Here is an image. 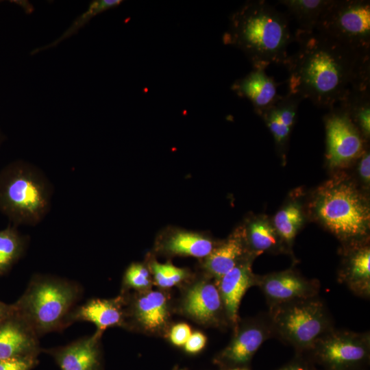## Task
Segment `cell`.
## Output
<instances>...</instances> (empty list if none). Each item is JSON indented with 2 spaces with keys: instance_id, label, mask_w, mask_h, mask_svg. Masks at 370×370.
<instances>
[{
  "instance_id": "4dcf8cb0",
  "label": "cell",
  "mask_w": 370,
  "mask_h": 370,
  "mask_svg": "<svg viewBox=\"0 0 370 370\" xmlns=\"http://www.w3.org/2000/svg\"><path fill=\"white\" fill-rule=\"evenodd\" d=\"M38 362V358L1 359L0 370H32Z\"/></svg>"
},
{
  "instance_id": "52a82bcc",
  "label": "cell",
  "mask_w": 370,
  "mask_h": 370,
  "mask_svg": "<svg viewBox=\"0 0 370 370\" xmlns=\"http://www.w3.org/2000/svg\"><path fill=\"white\" fill-rule=\"evenodd\" d=\"M275 320L284 336L300 346L314 343L324 332L327 321L318 301H297L278 310Z\"/></svg>"
},
{
  "instance_id": "603a6c76",
  "label": "cell",
  "mask_w": 370,
  "mask_h": 370,
  "mask_svg": "<svg viewBox=\"0 0 370 370\" xmlns=\"http://www.w3.org/2000/svg\"><path fill=\"white\" fill-rule=\"evenodd\" d=\"M266 338L263 329L256 326L242 330L225 349L224 356L234 363L248 361Z\"/></svg>"
},
{
  "instance_id": "2e32d148",
  "label": "cell",
  "mask_w": 370,
  "mask_h": 370,
  "mask_svg": "<svg viewBox=\"0 0 370 370\" xmlns=\"http://www.w3.org/2000/svg\"><path fill=\"white\" fill-rule=\"evenodd\" d=\"M222 299L219 291L212 283L200 282L188 291L184 301L186 312L195 319L212 321L219 312Z\"/></svg>"
},
{
  "instance_id": "d6986e66",
  "label": "cell",
  "mask_w": 370,
  "mask_h": 370,
  "mask_svg": "<svg viewBox=\"0 0 370 370\" xmlns=\"http://www.w3.org/2000/svg\"><path fill=\"white\" fill-rule=\"evenodd\" d=\"M362 338L347 334L328 337L321 345V355L328 362L342 365L362 359L366 348Z\"/></svg>"
},
{
  "instance_id": "d4e9b609",
  "label": "cell",
  "mask_w": 370,
  "mask_h": 370,
  "mask_svg": "<svg viewBox=\"0 0 370 370\" xmlns=\"http://www.w3.org/2000/svg\"><path fill=\"white\" fill-rule=\"evenodd\" d=\"M347 278L355 290L369 294L370 286V250L366 247L358 250L351 257Z\"/></svg>"
},
{
  "instance_id": "d6a6232c",
  "label": "cell",
  "mask_w": 370,
  "mask_h": 370,
  "mask_svg": "<svg viewBox=\"0 0 370 370\" xmlns=\"http://www.w3.org/2000/svg\"><path fill=\"white\" fill-rule=\"evenodd\" d=\"M206 343V337L201 332H196L190 336L184 344V348L186 352L195 354L201 351Z\"/></svg>"
},
{
  "instance_id": "5bb4252c",
  "label": "cell",
  "mask_w": 370,
  "mask_h": 370,
  "mask_svg": "<svg viewBox=\"0 0 370 370\" xmlns=\"http://www.w3.org/2000/svg\"><path fill=\"white\" fill-rule=\"evenodd\" d=\"M250 263L241 260L219 280V293L230 319L236 322L241 301L254 284Z\"/></svg>"
},
{
  "instance_id": "83f0119b",
  "label": "cell",
  "mask_w": 370,
  "mask_h": 370,
  "mask_svg": "<svg viewBox=\"0 0 370 370\" xmlns=\"http://www.w3.org/2000/svg\"><path fill=\"white\" fill-rule=\"evenodd\" d=\"M304 221L301 209L296 204H291L278 211L273 219V227L281 238L291 241Z\"/></svg>"
},
{
  "instance_id": "ac0fdd59",
  "label": "cell",
  "mask_w": 370,
  "mask_h": 370,
  "mask_svg": "<svg viewBox=\"0 0 370 370\" xmlns=\"http://www.w3.org/2000/svg\"><path fill=\"white\" fill-rule=\"evenodd\" d=\"M245 232H236L206 258L205 269L219 281L242 260L245 252Z\"/></svg>"
},
{
  "instance_id": "6da1fadb",
  "label": "cell",
  "mask_w": 370,
  "mask_h": 370,
  "mask_svg": "<svg viewBox=\"0 0 370 370\" xmlns=\"http://www.w3.org/2000/svg\"><path fill=\"white\" fill-rule=\"evenodd\" d=\"M296 52L288 56L287 93L331 109L352 86L370 75V51L357 49L314 29L297 31Z\"/></svg>"
},
{
  "instance_id": "7402d4cb",
  "label": "cell",
  "mask_w": 370,
  "mask_h": 370,
  "mask_svg": "<svg viewBox=\"0 0 370 370\" xmlns=\"http://www.w3.org/2000/svg\"><path fill=\"white\" fill-rule=\"evenodd\" d=\"M332 0H281L288 14L299 25L298 30L312 31L318 23Z\"/></svg>"
},
{
  "instance_id": "e575fe53",
  "label": "cell",
  "mask_w": 370,
  "mask_h": 370,
  "mask_svg": "<svg viewBox=\"0 0 370 370\" xmlns=\"http://www.w3.org/2000/svg\"><path fill=\"white\" fill-rule=\"evenodd\" d=\"M14 310V304H7L0 301V321L10 315Z\"/></svg>"
},
{
  "instance_id": "4316f807",
  "label": "cell",
  "mask_w": 370,
  "mask_h": 370,
  "mask_svg": "<svg viewBox=\"0 0 370 370\" xmlns=\"http://www.w3.org/2000/svg\"><path fill=\"white\" fill-rule=\"evenodd\" d=\"M121 2L122 1L121 0H95L92 1L89 4L87 10L74 21L72 25L60 37L43 47H40L32 51L31 54H35L45 49L56 47L64 39L68 38L75 34L80 28L84 26L85 24L89 22L92 18L104 11L118 6Z\"/></svg>"
},
{
  "instance_id": "74e56055",
  "label": "cell",
  "mask_w": 370,
  "mask_h": 370,
  "mask_svg": "<svg viewBox=\"0 0 370 370\" xmlns=\"http://www.w3.org/2000/svg\"><path fill=\"white\" fill-rule=\"evenodd\" d=\"M233 370H245V369H233Z\"/></svg>"
},
{
  "instance_id": "d590c367",
  "label": "cell",
  "mask_w": 370,
  "mask_h": 370,
  "mask_svg": "<svg viewBox=\"0 0 370 370\" xmlns=\"http://www.w3.org/2000/svg\"><path fill=\"white\" fill-rule=\"evenodd\" d=\"M283 370H304V369L302 368H301V367H288V368L284 369Z\"/></svg>"
},
{
  "instance_id": "7a4b0ae2",
  "label": "cell",
  "mask_w": 370,
  "mask_h": 370,
  "mask_svg": "<svg viewBox=\"0 0 370 370\" xmlns=\"http://www.w3.org/2000/svg\"><path fill=\"white\" fill-rule=\"evenodd\" d=\"M295 40L288 16L266 1H248L232 14L224 44L242 51L254 69L284 64Z\"/></svg>"
},
{
  "instance_id": "44dd1931",
  "label": "cell",
  "mask_w": 370,
  "mask_h": 370,
  "mask_svg": "<svg viewBox=\"0 0 370 370\" xmlns=\"http://www.w3.org/2000/svg\"><path fill=\"white\" fill-rule=\"evenodd\" d=\"M214 248L213 242L198 233L178 231L164 243V249L172 254L206 258Z\"/></svg>"
},
{
  "instance_id": "8d00e7d4",
  "label": "cell",
  "mask_w": 370,
  "mask_h": 370,
  "mask_svg": "<svg viewBox=\"0 0 370 370\" xmlns=\"http://www.w3.org/2000/svg\"><path fill=\"white\" fill-rule=\"evenodd\" d=\"M3 140V138H2V134L0 133V145H1V143Z\"/></svg>"
},
{
  "instance_id": "277c9868",
  "label": "cell",
  "mask_w": 370,
  "mask_h": 370,
  "mask_svg": "<svg viewBox=\"0 0 370 370\" xmlns=\"http://www.w3.org/2000/svg\"><path fill=\"white\" fill-rule=\"evenodd\" d=\"M52 186L33 164L16 160L0 171V212L14 225H36L51 206Z\"/></svg>"
},
{
  "instance_id": "ba28073f",
  "label": "cell",
  "mask_w": 370,
  "mask_h": 370,
  "mask_svg": "<svg viewBox=\"0 0 370 370\" xmlns=\"http://www.w3.org/2000/svg\"><path fill=\"white\" fill-rule=\"evenodd\" d=\"M324 120L327 160L331 167L344 166L362 156L365 140L342 108L330 109Z\"/></svg>"
},
{
  "instance_id": "e0dca14e",
  "label": "cell",
  "mask_w": 370,
  "mask_h": 370,
  "mask_svg": "<svg viewBox=\"0 0 370 370\" xmlns=\"http://www.w3.org/2000/svg\"><path fill=\"white\" fill-rule=\"evenodd\" d=\"M370 76H367L350 88L338 103L360 131L365 140L370 134Z\"/></svg>"
},
{
  "instance_id": "3957f363",
  "label": "cell",
  "mask_w": 370,
  "mask_h": 370,
  "mask_svg": "<svg viewBox=\"0 0 370 370\" xmlns=\"http://www.w3.org/2000/svg\"><path fill=\"white\" fill-rule=\"evenodd\" d=\"M82 293L80 285L73 281L36 274L14 305L16 312L39 337L69 325V316Z\"/></svg>"
},
{
  "instance_id": "484cf974",
  "label": "cell",
  "mask_w": 370,
  "mask_h": 370,
  "mask_svg": "<svg viewBox=\"0 0 370 370\" xmlns=\"http://www.w3.org/2000/svg\"><path fill=\"white\" fill-rule=\"evenodd\" d=\"M245 236L252 249L258 252L273 248L278 242V234L273 225L264 218L250 222Z\"/></svg>"
},
{
  "instance_id": "7c38bea8",
  "label": "cell",
  "mask_w": 370,
  "mask_h": 370,
  "mask_svg": "<svg viewBox=\"0 0 370 370\" xmlns=\"http://www.w3.org/2000/svg\"><path fill=\"white\" fill-rule=\"evenodd\" d=\"M232 89L238 96L247 99L260 116L281 97L277 92L275 80L262 69H254L235 81Z\"/></svg>"
},
{
  "instance_id": "f1b7e54d",
  "label": "cell",
  "mask_w": 370,
  "mask_h": 370,
  "mask_svg": "<svg viewBox=\"0 0 370 370\" xmlns=\"http://www.w3.org/2000/svg\"><path fill=\"white\" fill-rule=\"evenodd\" d=\"M151 270L156 284L162 288H170L181 282L186 277L184 269L170 263H151Z\"/></svg>"
},
{
  "instance_id": "1f68e13d",
  "label": "cell",
  "mask_w": 370,
  "mask_h": 370,
  "mask_svg": "<svg viewBox=\"0 0 370 370\" xmlns=\"http://www.w3.org/2000/svg\"><path fill=\"white\" fill-rule=\"evenodd\" d=\"M191 334V330L188 325L178 323L172 328L170 332V340L173 344L181 346L186 343Z\"/></svg>"
},
{
  "instance_id": "4fadbf2b",
  "label": "cell",
  "mask_w": 370,
  "mask_h": 370,
  "mask_svg": "<svg viewBox=\"0 0 370 370\" xmlns=\"http://www.w3.org/2000/svg\"><path fill=\"white\" fill-rule=\"evenodd\" d=\"M301 101L299 97L286 93L260 115L280 149L286 145Z\"/></svg>"
},
{
  "instance_id": "f546056e",
  "label": "cell",
  "mask_w": 370,
  "mask_h": 370,
  "mask_svg": "<svg viewBox=\"0 0 370 370\" xmlns=\"http://www.w3.org/2000/svg\"><path fill=\"white\" fill-rule=\"evenodd\" d=\"M123 282L128 288H145L150 284L149 272L142 264L132 263L125 272Z\"/></svg>"
},
{
  "instance_id": "8992f818",
  "label": "cell",
  "mask_w": 370,
  "mask_h": 370,
  "mask_svg": "<svg viewBox=\"0 0 370 370\" xmlns=\"http://www.w3.org/2000/svg\"><path fill=\"white\" fill-rule=\"evenodd\" d=\"M316 29L357 49L370 51V3L332 0Z\"/></svg>"
},
{
  "instance_id": "8fae6325",
  "label": "cell",
  "mask_w": 370,
  "mask_h": 370,
  "mask_svg": "<svg viewBox=\"0 0 370 370\" xmlns=\"http://www.w3.org/2000/svg\"><path fill=\"white\" fill-rule=\"evenodd\" d=\"M123 301L121 297L113 299H90L74 308L68 318L69 325L76 321H88L95 325L96 332L101 335L108 328L123 323Z\"/></svg>"
},
{
  "instance_id": "ffe728a7",
  "label": "cell",
  "mask_w": 370,
  "mask_h": 370,
  "mask_svg": "<svg viewBox=\"0 0 370 370\" xmlns=\"http://www.w3.org/2000/svg\"><path fill=\"white\" fill-rule=\"evenodd\" d=\"M134 314L143 327L156 330L163 327L168 319V306L164 295L151 291L138 297L134 303Z\"/></svg>"
},
{
  "instance_id": "5b68a950",
  "label": "cell",
  "mask_w": 370,
  "mask_h": 370,
  "mask_svg": "<svg viewBox=\"0 0 370 370\" xmlns=\"http://www.w3.org/2000/svg\"><path fill=\"white\" fill-rule=\"evenodd\" d=\"M312 206L318 220L340 238L355 239L367 234L369 206L349 181H328L317 191Z\"/></svg>"
},
{
  "instance_id": "836d02e7",
  "label": "cell",
  "mask_w": 370,
  "mask_h": 370,
  "mask_svg": "<svg viewBox=\"0 0 370 370\" xmlns=\"http://www.w3.org/2000/svg\"><path fill=\"white\" fill-rule=\"evenodd\" d=\"M358 171L362 181L369 184L370 180V156L367 151H365L361 156Z\"/></svg>"
},
{
  "instance_id": "9c48e42d",
  "label": "cell",
  "mask_w": 370,
  "mask_h": 370,
  "mask_svg": "<svg viewBox=\"0 0 370 370\" xmlns=\"http://www.w3.org/2000/svg\"><path fill=\"white\" fill-rule=\"evenodd\" d=\"M41 350L38 336L16 310L0 321V360L38 358Z\"/></svg>"
},
{
  "instance_id": "9a60e30c",
  "label": "cell",
  "mask_w": 370,
  "mask_h": 370,
  "mask_svg": "<svg viewBox=\"0 0 370 370\" xmlns=\"http://www.w3.org/2000/svg\"><path fill=\"white\" fill-rule=\"evenodd\" d=\"M261 285L266 295L277 303L306 299L313 291L311 284L292 272L268 275Z\"/></svg>"
},
{
  "instance_id": "30bf717a",
  "label": "cell",
  "mask_w": 370,
  "mask_h": 370,
  "mask_svg": "<svg viewBox=\"0 0 370 370\" xmlns=\"http://www.w3.org/2000/svg\"><path fill=\"white\" fill-rule=\"evenodd\" d=\"M101 335L95 332L63 346L47 349L60 370H101L99 341Z\"/></svg>"
},
{
  "instance_id": "cb8c5ba5",
  "label": "cell",
  "mask_w": 370,
  "mask_h": 370,
  "mask_svg": "<svg viewBox=\"0 0 370 370\" xmlns=\"http://www.w3.org/2000/svg\"><path fill=\"white\" fill-rule=\"evenodd\" d=\"M28 238L15 225L0 230V275L8 273L23 256Z\"/></svg>"
}]
</instances>
